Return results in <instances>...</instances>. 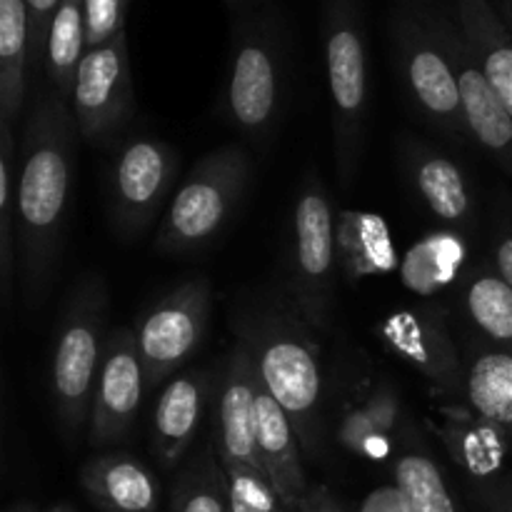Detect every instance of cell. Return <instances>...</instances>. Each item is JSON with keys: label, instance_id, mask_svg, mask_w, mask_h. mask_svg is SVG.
Masks as SVG:
<instances>
[{"label": "cell", "instance_id": "cell-2", "mask_svg": "<svg viewBox=\"0 0 512 512\" xmlns=\"http://www.w3.org/2000/svg\"><path fill=\"white\" fill-rule=\"evenodd\" d=\"M238 343L253 355L260 383L278 400L298 433L305 458L323 450L325 383L310 333L288 298L250 305L233 318Z\"/></svg>", "mask_w": 512, "mask_h": 512}, {"label": "cell", "instance_id": "cell-12", "mask_svg": "<svg viewBox=\"0 0 512 512\" xmlns=\"http://www.w3.org/2000/svg\"><path fill=\"white\" fill-rule=\"evenodd\" d=\"M420 8H423V15L433 33L438 35L440 45L450 60V68L455 73L470 138L512 173V118L495 95L490 80L485 78L473 48L460 30L458 18L455 15L450 18L448 13L423 3V0H420Z\"/></svg>", "mask_w": 512, "mask_h": 512}, {"label": "cell", "instance_id": "cell-7", "mask_svg": "<svg viewBox=\"0 0 512 512\" xmlns=\"http://www.w3.org/2000/svg\"><path fill=\"white\" fill-rule=\"evenodd\" d=\"M338 278L333 205L323 180L310 173L295 200L285 298L313 333H328L333 325Z\"/></svg>", "mask_w": 512, "mask_h": 512}, {"label": "cell", "instance_id": "cell-16", "mask_svg": "<svg viewBox=\"0 0 512 512\" xmlns=\"http://www.w3.org/2000/svg\"><path fill=\"white\" fill-rule=\"evenodd\" d=\"M400 165L415 195L443 228L470 235L478 228V195L458 160L413 135L400 140Z\"/></svg>", "mask_w": 512, "mask_h": 512}, {"label": "cell", "instance_id": "cell-36", "mask_svg": "<svg viewBox=\"0 0 512 512\" xmlns=\"http://www.w3.org/2000/svg\"><path fill=\"white\" fill-rule=\"evenodd\" d=\"M298 510H303V512H345L338 505V500H335L325 488H310L308 495H305L303 505H300Z\"/></svg>", "mask_w": 512, "mask_h": 512}, {"label": "cell", "instance_id": "cell-43", "mask_svg": "<svg viewBox=\"0 0 512 512\" xmlns=\"http://www.w3.org/2000/svg\"><path fill=\"white\" fill-rule=\"evenodd\" d=\"M280 512H283V510H280Z\"/></svg>", "mask_w": 512, "mask_h": 512}, {"label": "cell", "instance_id": "cell-17", "mask_svg": "<svg viewBox=\"0 0 512 512\" xmlns=\"http://www.w3.org/2000/svg\"><path fill=\"white\" fill-rule=\"evenodd\" d=\"M213 378L205 370H190L170 378L155 400L150 420V450L163 468H175L188 453L203 420Z\"/></svg>", "mask_w": 512, "mask_h": 512}, {"label": "cell", "instance_id": "cell-27", "mask_svg": "<svg viewBox=\"0 0 512 512\" xmlns=\"http://www.w3.org/2000/svg\"><path fill=\"white\" fill-rule=\"evenodd\" d=\"M13 125H0V303L8 313L18 280V165Z\"/></svg>", "mask_w": 512, "mask_h": 512}, {"label": "cell", "instance_id": "cell-23", "mask_svg": "<svg viewBox=\"0 0 512 512\" xmlns=\"http://www.w3.org/2000/svg\"><path fill=\"white\" fill-rule=\"evenodd\" d=\"M455 300L485 345L512 353V288L485 265H473L460 278Z\"/></svg>", "mask_w": 512, "mask_h": 512}, {"label": "cell", "instance_id": "cell-39", "mask_svg": "<svg viewBox=\"0 0 512 512\" xmlns=\"http://www.w3.org/2000/svg\"><path fill=\"white\" fill-rule=\"evenodd\" d=\"M48 512H75V508H73V505H68V503H55Z\"/></svg>", "mask_w": 512, "mask_h": 512}, {"label": "cell", "instance_id": "cell-13", "mask_svg": "<svg viewBox=\"0 0 512 512\" xmlns=\"http://www.w3.org/2000/svg\"><path fill=\"white\" fill-rule=\"evenodd\" d=\"M378 335L385 348L413 365L435 393L450 400L465 398V358L443 308L428 303L395 310L380 323Z\"/></svg>", "mask_w": 512, "mask_h": 512}, {"label": "cell", "instance_id": "cell-20", "mask_svg": "<svg viewBox=\"0 0 512 512\" xmlns=\"http://www.w3.org/2000/svg\"><path fill=\"white\" fill-rule=\"evenodd\" d=\"M335 248L340 278L348 285H358L400 268L390 225L378 213L340 210L335 215Z\"/></svg>", "mask_w": 512, "mask_h": 512}, {"label": "cell", "instance_id": "cell-32", "mask_svg": "<svg viewBox=\"0 0 512 512\" xmlns=\"http://www.w3.org/2000/svg\"><path fill=\"white\" fill-rule=\"evenodd\" d=\"M83 13L88 50L100 48L125 33L128 0H83Z\"/></svg>", "mask_w": 512, "mask_h": 512}, {"label": "cell", "instance_id": "cell-21", "mask_svg": "<svg viewBox=\"0 0 512 512\" xmlns=\"http://www.w3.org/2000/svg\"><path fill=\"white\" fill-rule=\"evenodd\" d=\"M455 18L512 118V33L490 0H455Z\"/></svg>", "mask_w": 512, "mask_h": 512}, {"label": "cell", "instance_id": "cell-22", "mask_svg": "<svg viewBox=\"0 0 512 512\" xmlns=\"http://www.w3.org/2000/svg\"><path fill=\"white\" fill-rule=\"evenodd\" d=\"M465 400L512 445V353L480 345L465 355Z\"/></svg>", "mask_w": 512, "mask_h": 512}, {"label": "cell", "instance_id": "cell-19", "mask_svg": "<svg viewBox=\"0 0 512 512\" xmlns=\"http://www.w3.org/2000/svg\"><path fill=\"white\" fill-rule=\"evenodd\" d=\"M80 488L103 512H158L160 483L130 453H103L80 470Z\"/></svg>", "mask_w": 512, "mask_h": 512}, {"label": "cell", "instance_id": "cell-28", "mask_svg": "<svg viewBox=\"0 0 512 512\" xmlns=\"http://www.w3.org/2000/svg\"><path fill=\"white\" fill-rule=\"evenodd\" d=\"M445 448L468 478H490L503 473L508 440L478 415H453L440 428Z\"/></svg>", "mask_w": 512, "mask_h": 512}, {"label": "cell", "instance_id": "cell-31", "mask_svg": "<svg viewBox=\"0 0 512 512\" xmlns=\"http://www.w3.org/2000/svg\"><path fill=\"white\" fill-rule=\"evenodd\" d=\"M393 473L408 512H458L445 473L428 453H403L395 460Z\"/></svg>", "mask_w": 512, "mask_h": 512}, {"label": "cell", "instance_id": "cell-4", "mask_svg": "<svg viewBox=\"0 0 512 512\" xmlns=\"http://www.w3.org/2000/svg\"><path fill=\"white\" fill-rule=\"evenodd\" d=\"M323 55L338 178L350 188L363 163L368 125V30L363 0H323Z\"/></svg>", "mask_w": 512, "mask_h": 512}, {"label": "cell", "instance_id": "cell-38", "mask_svg": "<svg viewBox=\"0 0 512 512\" xmlns=\"http://www.w3.org/2000/svg\"><path fill=\"white\" fill-rule=\"evenodd\" d=\"M490 3L495 5V10H498L500 18L505 20V25H508L512 33V0H490Z\"/></svg>", "mask_w": 512, "mask_h": 512}, {"label": "cell", "instance_id": "cell-37", "mask_svg": "<svg viewBox=\"0 0 512 512\" xmlns=\"http://www.w3.org/2000/svg\"><path fill=\"white\" fill-rule=\"evenodd\" d=\"M363 512H408V508H405L403 503V495H400L398 488H395L393 493L373 495Z\"/></svg>", "mask_w": 512, "mask_h": 512}, {"label": "cell", "instance_id": "cell-40", "mask_svg": "<svg viewBox=\"0 0 512 512\" xmlns=\"http://www.w3.org/2000/svg\"><path fill=\"white\" fill-rule=\"evenodd\" d=\"M10 512H38V510H35L33 505H28V503H20V505H15V508Z\"/></svg>", "mask_w": 512, "mask_h": 512}, {"label": "cell", "instance_id": "cell-18", "mask_svg": "<svg viewBox=\"0 0 512 512\" xmlns=\"http://www.w3.org/2000/svg\"><path fill=\"white\" fill-rule=\"evenodd\" d=\"M255 440L280 505L285 510H298L310 490L303 468L305 455L293 423L263 383L255 393Z\"/></svg>", "mask_w": 512, "mask_h": 512}, {"label": "cell", "instance_id": "cell-14", "mask_svg": "<svg viewBox=\"0 0 512 512\" xmlns=\"http://www.w3.org/2000/svg\"><path fill=\"white\" fill-rule=\"evenodd\" d=\"M260 375L253 355L243 343H235L220 375L218 400H215V440L228 475H260L268 478L255 440V393ZM270 480V478H268Z\"/></svg>", "mask_w": 512, "mask_h": 512}, {"label": "cell", "instance_id": "cell-35", "mask_svg": "<svg viewBox=\"0 0 512 512\" xmlns=\"http://www.w3.org/2000/svg\"><path fill=\"white\" fill-rule=\"evenodd\" d=\"M493 270L512 288V230L493 235Z\"/></svg>", "mask_w": 512, "mask_h": 512}, {"label": "cell", "instance_id": "cell-33", "mask_svg": "<svg viewBox=\"0 0 512 512\" xmlns=\"http://www.w3.org/2000/svg\"><path fill=\"white\" fill-rule=\"evenodd\" d=\"M63 0H25L30 18V70L38 73L45 65V48H48L50 23L58 13Z\"/></svg>", "mask_w": 512, "mask_h": 512}, {"label": "cell", "instance_id": "cell-3", "mask_svg": "<svg viewBox=\"0 0 512 512\" xmlns=\"http://www.w3.org/2000/svg\"><path fill=\"white\" fill-rule=\"evenodd\" d=\"M108 288L100 273H88L73 285L55 325L50 398L60 433L68 443L90 425L93 390L108 348Z\"/></svg>", "mask_w": 512, "mask_h": 512}, {"label": "cell", "instance_id": "cell-8", "mask_svg": "<svg viewBox=\"0 0 512 512\" xmlns=\"http://www.w3.org/2000/svg\"><path fill=\"white\" fill-rule=\"evenodd\" d=\"M390 35L400 83L413 108L453 143L465 145L473 140L465 123L455 73L438 35L425 20L420 0H400L395 5Z\"/></svg>", "mask_w": 512, "mask_h": 512}, {"label": "cell", "instance_id": "cell-25", "mask_svg": "<svg viewBox=\"0 0 512 512\" xmlns=\"http://www.w3.org/2000/svg\"><path fill=\"white\" fill-rule=\"evenodd\" d=\"M400 395L393 383L378 385L363 405H355L343 415L338 443L350 455L368 460H385L393 450V435L400 425Z\"/></svg>", "mask_w": 512, "mask_h": 512}, {"label": "cell", "instance_id": "cell-30", "mask_svg": "<svg viewBox=\"0 0 512 512\" xmlns=\"http://www.w3.org/2000/svg\"><path fill=\"white\" fill-rule=\"evenodd\" d=\"M170 512H230V483L213 445L175 478Z\"/></svg>", "mask_w": 512, "mask_h": 512}, {"label": "cell", "instance_id": "cell-29", "mask_svg": "<svg viewBox=\"0 0 512 512\" xmlns=\"http://www.w3.org/2000/svg\"><path fill=\"white\" fill-rule=\"evenodd\" d=\"M88 53V35H85L83 0H63L50 23L48 48H45V75L53 93L68 100L73 98L75 75Z\"/></svg>", "mask_w": 512, "mask_h": 512}, {"label": "cell", "instance_id": "cell-24", "mask_svg": "<svg viewBox=\"0 0 512 512\" xmlns=\"http://www.w3.org/2000/svg\"><path fill=\"white\" fill-rule=\"evenodd\" d=\"M465 258L468 243L463 233L455 230H438L425 235L413 245L400 260V280L413 293L433 298L448 285L460 283L465 275Z\"/></svg>", "mask_w": 512, "mask_h": 512}, {"label": "cell", "instance_id": "cell-9", "mask_svg": "<svg viewBox=\"0 0 512 512\" xmlns=\"http://www.w3.org/2000/svg\"><path fill=\"white\" fill-rule=\"evenodd\" d=\"M180 170V153L158 138L118 145L108 168V220L118 240H135L155 223Z\"/></svg>", "mask_w": 512, "mask_h": 512}, {"label": "cell", "instance_id": "cell-5", "mask_svg": "<svg viewBox=\"0 0 512 512\" xmlns=\"http://www.w3.org/2000/svg\"><path fill=\"white\" fill-rule=\"evenodd\" d=\"M285 38L268 13L245 15L235 28L230 70L220 93V115L245 138L273 135L285 100Z\"/></svg>", "mask_w": 512, "mask_h": 512}, {"label": "cell", "instance_id": "cell-26", "mask_svg": "<svg viewBox=\"0 0 512 512\" xmlns=\"http://www.w3.org/2000/svg\"><path fill=\"white\" fill-rule=\"evenodd\" d=\"M30 70V18L25 0H0V125H15Z\"/></svg>", "mask_w": 512, "mask_h": 512}, {"label": "cell", "instance_id": "cell-6", "mask_svg": "<svg viewBox=\"0 0 512 512\" xmlns=\"http://www.w3.org/2000/svg\"><path fill=\"white\" fill-rule=\"evenodd\" d=\"M250 180V158L240 145H223L193 165L163 215L155 250L195 253L220 235Z\"/></svg>", "mask_w": 512, "mask_h": 512}, {"label": "cell", "instance_id": "cell-34", "mask_svg": "<svg viewBox=\"0 0 512 512\" xmlns=\"http://www.w3.org/2000/svg\"><path fill=\"white\" fill-rule=\"evenodd\" d=\"M470 493L483 512H512V475L470 478Z\"/></svg>", "mask_w": 512, "mask_h": 512}, {"label": "cell", "instance_id": "cell-41", "mask_svg": "<svg viewBox=\"0 0 512 512\" xmlns=\"http://www.w3.org/2000/svg\"><path fill=\"white\" fill-rule=\"evenodd\" d=\"M225 3H228V5H230V8H238V5H240V3H243V0H225Z\"/></svg>", "mask_w": 512, "mask_h": 512}, {"label": "cell", "instance_id": "cell-10", "mask_svg": "<svg viewBox=\"0 0 512 512\" xmlns=\"http://www.w3.org/2000/svg\"><path fill=\"white\" fill-rule=\"evenodd\" d=\"M210 283L205 278L185 280L165 293L135 323L145 390L168 383L203 345L210 323Z\"/></svg>", "mask_w": 512, "mask_h": 512}, {"label": "cell", "instance_id": "cell-15", "mask_svg": "<svg viewBox=\"0 0 512 512\" xmlns=\"http://www.w3.org/2000/svg\"><path fill=\"white\" fill-rule=\"evenodd\" d=\"M145 370L140 363L133 328H115L108 335L103 368L93 390L88 440L93 448L123 443L138 420L145 398Z\"/></svg>", "mask_w": 512, "mask_h": 512}, {"label": "cell", "instance_id": "cell-11", "mask_svg": "<svg viewBox=\"0 0 512 512\" xmlns=\"http://www.w3.org/2000/svg\"><path fill=\"white\" fill-rule=\"evenodd\" d=\"M70 108L83 143L95 148H113L118 143L135 118L128 35L120 33L108 45L85 53L75 75Z\"/></svg>", "mask_w": 512, "mask_h": 512}, {"label": "cell", "instance_id": "cell-1", "mask_svg": "<svg viewBox=\"0 0 512 512\" xmlns=\"http://www.w3.org/2000/svg\"><path fill=\"white\" fill-rule=\"evenodd\" d=\"M78 138L68 100L40 93L25 120L18 165V278L30 308L48 298L63 265Z\"/></svg>", "mask_w": 512, "mask_h": 512}, {"label": "cell", "instance_id": "cell-42", "mask_svg": "<svg viewBox=\"0 0 512 512\" xmlns=\"http://www.w3.org/2000/svg\"><path fill=\"white\" fill-rule=\"evenodd\" d=\"M283 512H303V510H283Z\"/></svg>", "mask_w": 512, "mask_h": 512}]
</instances>
